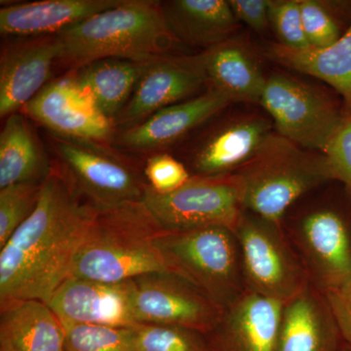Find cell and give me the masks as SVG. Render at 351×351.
<instances>
[{
	"instance_id": "obj_16",
	"label": "cell",
	"mask_w": 351,
	"mask_h": 351,
	"mask_svg": "<svg viewBox=\"0 0 351 351\" xmlns=\"http://www.w3.org/2000/svg\"><path fill=\"white\" fill-rule=\"evenodd\" d=\"M230 104L223 95L208 89L124 129L117 138V144L133 152L163 151L213 119Z\"/></svg>"
},
{
	"instance_id": "obj_33",
	"label": "cell",
	"mask_w": 351,
	"mask_h": 351,
	"mask_svg": "<svg viewBox=\"0 0 351 351\" xmlns=\"http://www.w3.org/2000/svg\"><path fill=\"white\" fill-rule=\"evenodd\" d=\"M324 154L332 180L345 184L351 193V112L343 117Z\"/></svg>"
},
{
	"instance_id": "obj_21",
	"label": "cell",
	"mask_w": 351,
	"mask_h": 351,
	"mask_svg": "<svg viewBox=\"0 0 351 351\" xmlns=\"http://www.w3.org/2000/svg\"><path fill=\"white\" fill-rule=\"evenodd\" d=\"M283 308V302L246 290L217 328L234 351H276Z\"/></svg>"
},
{
	"instance_id": "obj_7",
	"label": "cell",
	"mask_w": 351,
	"mask_h": 351,
	"mask_svg": "<svg viewBox=\"0 0 351 351\" xmlns=\"http://www.w3.org/2000/svg\"><path fill=\"white\" fill-rule=\"evenodd\" d=\"M260 106L269 113L279 135L308 151L322 152L345 114L324 92L285 75H267Z\"/></svg>"
},
{
	"instance_id": "obj_10",
	"label": "cell",
	"mask_w": 351,
	"mask_h": 351,
	"mask_svg": "<svg viewBox=\"0 0 351 351\" xmlns=\"http://www.w3.org/2000/svg\"><path fill=\"white\" fill-rule=\"evenodd\" d=\"M133 280L138 324L184 328L203 334L216 329L223 319V307L174 274L156 272Z\"/></svg>"
},
{
	"instance_id": "obj_8",
	"label": "cell",
	"mask_w": 351,
	"mask_h": 351,
	"mask_svg": "<svg viewBox=\"0 0 351 351\" xmlns=\"http://www.w3.org/2000/svg\"><path fill=\"white\" fill-rule=\"evenodd\" d=\"M50 144L77 193L92 206L142 200L147 182L136 168L101 143L52 134Z\"/></svg>"
},
{
	"instance_id": "obj_32",
	"label": "cell",
	"mask_w": 351,
	"mask_h": 351,
	"mask_svg": "<svg viewBox=\"0 0 351 351\" xmlns=\"http://www.w3.org/2000/svg\"><path fill=\"white\" fill-rule=\"evenodd\" d=\"M147 184L158 193H170L181 188L193 176L188 168L172 156L156 154L145 166Z\"/></svg>"
},
{
	"instance_id": "obj_24",
	"label": "cell",
	"mask_w": 351,
	"mask_h": 351,
	"mask_svg": "<svg viewBox=\"0 0 351 351\" xmlns=\"http://www.w3.org/2000/svg\"><path fill=\"white\" fill-rule=\"evenodd\" d=\"M265 54L274 63L326 82L343 97L351 112V25L329 47L291 49L269 43Z\"/></svg>"
},
{
	"instance_id": "obj_4",
	"label": "cell",
	"mask_w": 351,
	"mask_h": 351,
	"mask_svg": "<svg viewBox=\"0 0 351 351\" xmlns=\"http://www.w3.org/2000/svg\"><path fill=\"white\" fill-rule=\"evenodd\" d=\"M234 174L244 209L278 225L295 200L332 180L324 154L302 149L276 131Z\"/></svg>"
},
{
	"instance_id": "obj_18",
	"label": "cell",
	"mask_w": 351,
	"mask_h": 351,
	"mask_svg": "<svg viewBox=\"0 0 351 351\" xmlns=\"http://www.w3.org/2000/svg\"><path fill=\"white\" fill-rule=\"evenodd\" d=\"M199 55L208 89L230 103L260 105L267 75L248 43L232 36Z\"/></svg>"
},
{
	"instance_id": "obj_17",
	"label": "cell",
	"mask_w": 351,
	"mask_h": 351,
	"mask_svg": "<svg viewBox=\"0 0 351 351\" xmlns=\"http://www.w3.org/2000/svg\"><path fill=\"white\" fill-rule=\"evenodd\" d=\"M307 265L322 292L351 278V240L345 221L331 209L307 214L299 226Z\"/></svg>"
},
{
	"instance_id": "obj_14",
	"label": "cell",
	"mask_w": 351,
	"mask_h": 351,
	"mask_svg": "<svg viewBox=\"0 0 351 351\" xmlns=\"http://www.w3.org/2000/svg\"><path fill=\"white\" fill-rule=\"evenodd\" d=\"M274 128L271 119L258 113L221 120L189 149V167L199 177L232 174L255 156Z\"/></svg>"
},
{
	"instance_id": "obj_6",
	"label": "cell",
	"mask_w": 351,
	"mask_h": 351,
	"mask_svg": "<svg viewBox=\"0 0 351 351\" xmlns=\"http://www.w3.org/2000/svg\"><path fill=\"white\" fill-rule=\"evenodd\" d=\"M143 200L169 232L223 226L235 233L245 211L241 184L234 173L193 176L181 188L164 195L147 184Z\"/></svg>"
},
{
	"instance_id": "obj_23",
	"label": "cell",
	"mask_w": 351,
	"mask_h": 351,
	"mask_svg": "<svg viewBox=\"0 0 351 351\" xmlns=\"http://www.w3.org/2000/svg\"><path fill=\"white\" fill-rule=\"evenodd\" d=\"M308 286L284 304L276 351H329L334 343L339 330L331 309Z\"/></svg>"
},
{
	"instance_id": "obj_3",
	"label": "cell",
	"mask_w": 351,
	"mask_h": 351,
	"mask_svg": "<svg viewBox=\"0 0 351 351\" xmlns=\"http://www.w3.org/2000/svg\"><path fill=\"white\" fill-rule=\"evenodd\" d=\"M59 62L75 69L108 58L151 61L174 54L175 40L164 21L161 1L123 0L57 34Z\"/></svg>"
},
{
	"instance_id": "obj_19",
	"label": "cell",
	"mask_w": 351,
	"mask_h": 351,
	"mask_svg": "<svg viewBox=\"0 0 351 351\" xmlns=\"http://www.w3.org/2000/svg\"><path fill=\"white\" fill-rule=\"evenodd\" d=\"M123 0H43L0 9V32L6 36H53L121 3Z\"/></svg>"
},
{
	"instance_id": "obj_25",
	"label": "cell",
	"mask_w": 351,
	"mask_h": 351,
	"mask_svg": "<svg viewBox=\"0 0 351 351\" xmlns=\"http://www.w3.org/2000/svg\"><path fill=\"white\" fill-rule=\"evenodd\" d=\"M52 168L24 113L6 117L0 133V189L21 182L43 184Z\"/></svg>"
},
{
	"instance_id": "obj_26",
	"label": "cell",
	"mask_w": 351,
	"mask_h": 351,
	"mask_svg": "<svg viewBox=\"0 0 351 351\" xmlns=\"http://www.w3.org/2000/svg\"><path fill=\"white\" fill-rule=\"evenodd\" d=\"M147 62L108 58L75 69V76L101 112L114 122L130 100Z\"/></svg>"
},
{
	"instance_id": "obj_29",
	"label": "cell",
	"mask_w": 351,
	"mask_h": 351,
	"mask_svg": "<svg viewBox=\"0 0 351 351\" xmlns=\"http://www.w3.org/2000/svg\"><path fill=\"white\" fill-rule=\"evenodd\" d=\"M200 334L184 328L138 324L136 348L137 351H213Z\"/></svg>"
},
{
	"instance_id": "obj_30",
	"label": "cell",
	"mask_w": 351,
	"mask_h": 351,
	"mask_svg": "<svg viewBox=\"0 0 351 351\" xmlns=\"http://www.w3.org/2000/svg\"><path fill=\"white\" fill-rule=\"evenodd\" d=\"M269 16L277 43L291 49L311 48L304 34L300 0H269Z\"/></svg>"
},
{
	"instance_id": "obj_2",
	"label": "cell",
	"mask_w": 351,
	"mask_h": 351,
	"mask_svg": "<svg viewBox=\"0 0 351 351\" xmlns=\"http://www.w3.org/2000/svg\"><path fill=\"white\" fill-rule=\"evenodd\" d=\"M163 232L143 199L95 207L71 276L119 282L145 274H169L156 246Z\"/></svg>"
},
{
	"instance_id": "obj_35",
	"label": "cell",
	"mask_w": 351,
	"mask_h": 351,
	"mask_svg": "<svg viewBox=\"0 0 351 351\" xmlns=\"http://www.w3.org/2000/svg\"><path fill=\"white\" fill-rule=\"evenodd\" d=\"M235 19L254 32L265 34L269 27V0H228Z\"/></svg>"
},
{
	"instance_id": "obj_12",
	"label": "cell",
	"mask_w": 351,
	"mask_h": 351,
	"mask_svg": "<svg viewBox=\"0 0 351 351\" xmlns=\"http://www.w3.org/2000/svg\"><path fill=\"white\" fill-rule=\"evenodd\" d=\"M207 86L200 55L169 54L147 62L130 100L114 120L128 128L158 110L197 96Z\"/></svg>"
},
{
	"instance_id": "obj_9",
	"label": "cell",
	"mask_w": 351,
	"mask_h": 351,
	"mask_svg": "<svg viewBox=\"0 0 351 351\" xmlns=\"http://www.w3.org/2000/svg\"><path fill=\"white\" fill-rule=\"evenodd\" d=\"M279 226L244 211L235 235L248 290L285 304L301 294L308 280Z\"/></svg>"
},
{
	"instance_id": "obj_15",
	"label": "cell",
	"mask_w": 351,
	"mask_h": 351,
	"mask_svg": "<svg viewBox=\"0 0 351 351\" xmlns=\"http://www.w3.org/2000/svg\"><path fill=\"white\" fill-rule=\"evenodd\" d=\"M57 34L27 36L5 44L0 57V117H8L48 84L61 56Z\"/></svg>"
},
{
	"instance_id": "obj_1",
	"label": "cell",
	"mask_w": 351,
	"mask_h": 351,
	"mask_svg": "<svg viewBox=\"0 0 351 351\" xmlns=\"http://www.w3.org/2000/svg\"><path fill=\"white\" fill-rule=\"evenodd\" d=\"M95 207L53 166L34 213L0 249V309L36 300L48 304L71 276Z\"/></svg>"
},
{
	"instance_id": "obj_13",
	"label": "cell",
	"mask_w": 351,
	"mask_h": 351,
	"mask_svg": "<svg viewBox=\"0 0 351 351\" xmlns=\"http://www.w3.org/2000/svg\"><path fill=\"white\" fill-rule=\"evenodd\" d=\"M133 279L105 282L69 276L51 298L48 306L69 325L134 328Z\"/></svg>"
},
{
	"instance_id": "obj_5",
	"label": "cell",
	"mask_w": 351,
	"mask_h": 351,
	"mask_svg": "<svg viewBox=\"0 0 351 351\" xmlns=\"http://www.w3.org/2000/svg\"><path fill=\"white\" fill-rule=\"evenodd\" d=\"M166 269L226 308L243 294L237 235L223 226L164 230L156 239Z\"/></svg>"
},
{
	"instance_id": "obj_22",
	"label": "cell",
	"mask_w": 351,
	"mask_h": 351,
	"mask_svg": "<svg viewBox=\"0 0 351 351\" xmlns=\"http://www.w3.org/2000/svg\"><path fill=\"white\" fill-rule=\"evenodd\" d=\"M0 351H66V330L45 302H15L0 309Z\"/></svg>"
},
{
	"instance_id": "obj_28",
	"label": "cell",
	"mask_w": 351,
	"mask_h": 351,
	"mask_svg": "<svg viewBox=\"0 0 351 351\" xmlns=\"http://www.w3.org/2000/svg\"><path fill=\"white\" fill-rule=\"evenodd\" d=\"M43 184L21 182L0 189V249L34 213Z\"/></svg>"
},
{
	"instance_id": "obj_27",
	"label": "cell",
	"mask_w": 351,
	"mask_h": 351,
	"mask_svg": "<svg viewBox=\"0 0 351 351\" xmlns=\"http://www.w3.org/2000/svg\"><path fill=\"white\" fill-rule=\"evenodd\" d=\"M66 351H137L136 327L119 328L96 325H69Z\"/></svg>"
},
{
	"instance_id": "obj_34",
	"label": "cell",
	"mask_w": 351,
	"mask_h": 351,
	"mask_svg": "<svg viewBox=\"0 0 351 351\" xmlns=\"http://www.w3.org/2000/svg\"><path fill=\"white\" fill-rule=\"evenodd\" d=\"M339 332L351 346V278L339 287L323 292Z\"/></svg>"
},
{
	"instance_id": "obj_31",
	"label": "cell",
	"mask_w": 351,
	"mask_h": 351,
	"mask_svg": "<svg viewBox=\"0 0 351 351\" xmlns=\"http://www.w3.org/2000/svg\"><path fill=\"white\" fill-rule=\"evenodd\" d=\"M302 24L311 48L323 49L341 38L339 27L324 4L317 0H300Z\"/></svg>"
},
{
	"instance_id": "obj_20",
	"label": "cell",
	"mask_w": 351,
	"mask_h": 351,
	"mask_svg": "<svg viewBox=\"0 0 351 351\" xmlns=\"http://www.w3.org/2000/svg\"><path fill=\"white\" fill-rule=\"evenodd\" d=\"M165 24L179 44L207 50L232 38L239 29L226 0L161 1Z\"/></svg>"
},
{
	"instance_id": "obj_11",
	"label": "cell",
	"mask_w": 351,
	"mask_h": 351,
	"mask_svg": "<svg viewBox=\"0 0 351 351\" xmlns=\"http://www.w3.org/2000/svg\"><path fill=\"white\" fill-rule=\"evenodd\" d=\"M21 112L62 137L101 144L113 137L114 122L101 112L75 75L48 83Z\"/></svg>"
}]
</instances>
